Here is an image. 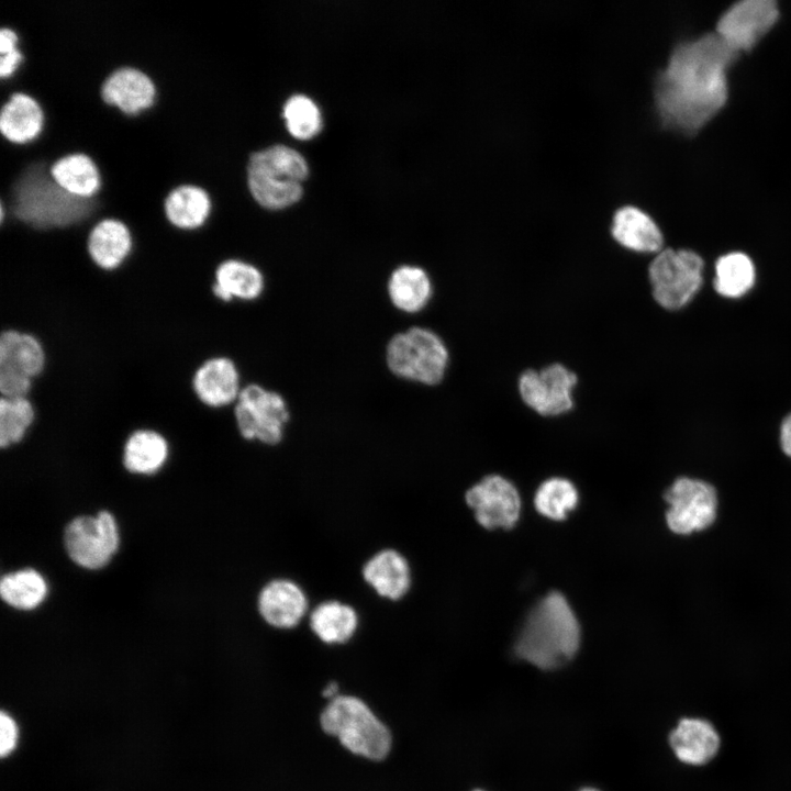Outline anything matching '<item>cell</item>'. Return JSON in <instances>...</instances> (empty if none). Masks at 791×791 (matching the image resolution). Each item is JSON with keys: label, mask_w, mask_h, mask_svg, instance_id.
Segmentation results:
<instances>
[{"label": "cell", "mask_w": 791, "mask_h": 791, "mask_svg": "<svg viewBox=\"0 0 791 791\" xmlns=\"http://www.w3.org/2000/svg\"><path fill=\"white\" fill-rule=\"evenodd\" d=\"M0 755L5 757L15 748L18 728L13 718L3 711L0 716Z\"/></svg>", "instance_id": "35"}, {"label": "cell", "mask_w": 791, "mask_h": 791, "mask_svg": "<svg viewBox=\"0 0 791 791\" xmlns=\"http://www.w3.org/2000/svg\"><path fill=\"white\" fill-rule=\"evenodd\" d=\"M169 446L158 431L138 428L133 431L123 446V465L133 474L151 475L166 463Z\"/></svg>", "instance_id": "25"}, {"label": "cell", "mask_w": 791, "mask_h": 791, "mask_svg": "<svg viewBox=\"0 0 791 791\" xmlns=\"http://www.w3.org/2000/svg\"><path fill=\"white\" fill-rule=\"evenodd\" d=\"M283 116L289 132L300 140L311 138L322 126L317 105L303 94H294L287 100Z\"/></svg>", "instance_id": "33"}, {"label": "cell", "mask_w": 791, "mask_h": 791, "mask_svg": "<svg viewBox=\"0 0 791 791\" xmlns=\"http://www.w3.org/2000/svg\"><path fill=\"white\" fill-rule=\"evenodd\" d=\"M87 252L91 263L99 270L104 272L119 270L133 252V237L129 226L115 219L100 221L89 233Z\"/></svg>", "instance_id": "17"}, {"label": "cell", "mask_w": 791, "mask_h": 791, "mask_svg": "<svg viewBox=\"0 0 791 791\" xmlns=\"http://www.w3.org/2000/svg\"><path fill=\"white\" fill-rule=\"evenodd\" d=\"M256 604L261 620L280 631L298 627L310 612L305 590L290 578L267 581L258 592Z\"/></svg>", "instance_id": "14"}, {"label": "cell", "mask_w": 791, "mask_h": 791, "mask_svg": "<svg viewBox=\"0 0 791 791\" xmlns=\"http://www.w3.org/2000/svg\"><path fill=\"white\" fill-rule=\"evenodd\" d=\"M702 258L689 249H661L647 268L654 301L666 310L684 307L702 285Z\"/></svg>", "instance_id": "8"}, {"label": "cell", "mask_w": 791, "mask_h": 791, "mask_svg": "<svg viewBox=\"0 0 791 791\" xmlns=\"http://www.w3.org/2000/svg\"><path fill=\"white\" fill-rule=\"evenodd\" d=\"M477 791H481V790H477Z\"/></svg>", "instance_id": "39"}, {"label": "cell", "mask_w": 791, "mask_h": 791, "mask_svg": "<svg viewBox=\"0 0 791 791\" xmlns=\"http://www.w3.org/2000/svg\"><path fill=\"white\" fill-rule=\"evenodd\" d=\"M466 502L486 528H511L520 515L521 501L515 487L498 475L483 478L466 492Z\"/></svg>", "instance_id": "13"}, {"label": "cell", "mask_w": 791, "mask_h": 791, "mask_svg": "<svg viewBox=\"0 0 791 791\" xmlns=\"http://www.w3.org/2000/svg\"><path fill=\"white\" fill-rule=\"evenodd\" d=\"M580 644V627L566 598L550 592L530 612L515 642V654L541 669L567 664Z\"/></svg>", "instance_id": "3"}, {"label": "cell", "mask_w": 791, "mask_h": 791, "mask_svg": "<svg viewBox=\"0 0 791 791\" xmlns=\"http://www.w3.org/2000/svg\"><path fill=\"white\" fill-rule=\"evenodd\" d=\"M51 174L64 190L77 197H92L101 186L98 166L91 157L81 153L58 159L52 166Z\"/></svg>", "instance_id": "28"}, {"label": "cell", "mask_w": 791, "mask_h": 791, "mask_svg": "<svg viewBox=\"0 0 791 791\" xmlns=\"http://www.w3.org/2000/svg\"><path fill=\"white\" fill-rule=\"evenodd\" d=\"M387 364L398 377L426 386L443 381L449 366V350L430 328L412 327L396 334L387 346Z\"/></svg>", "instance_id": "7"}, {"label": "cell", "mask_w": 791, "mask_h": 791, "mask_svg": "<svg viewBox=\"0 0 791 791\" xmlns=\"http://www.w3.org/2000/svg\"><path fill=\"white\" fill-rule=\"evenodd\" d=\"M755 282V267L743 253H729L718 258L715 265L714 288L723 297L739 298Z\"/></svg>", "instance_id": "30"}, {"label": "cell", "mask_w": 791, "mask_h": 791, "mask_svg": "<svg viewBox=\"0 0 791 791\" xmlns=\"http://www.w3.org/2000/svg\"><path fill=\"white\" fill-rule=\"evenodd\" d=\"M779 444L783 455L791 459V413L784 417L779 431Z\"/></svg>", "instance_id": "36"}, {"label": "cell", "mask_w": 791, "mask_h": 791, "mask_svg": "<svg viewBox=\"0 0 791 791\" xmlns=\"http://www.w3.org/2000/svg\"><path fill=\"white\" fill-rule=\"evenodd\" d=\"M321 725L348 750L372 760L383 759L391 748L389 729L355 697L331 700L321 715Z\"/></svg>", "instance_id": "5"}, {"label": "cell", "mask_w": 791, "mask_h": 791, "mask_svg": "<svg viewBox=\"0 0 791 791\" xmlns=\"http://www.w3.org/2000/svg\"><path fill=\"white\" fill-rule=\"evenodd\" d=\"M193 396L209 409L227 406L241 393L236 364L226 356H211L196 367L190 379Z\"/></svg>", "instance_id": "15"}, {"label": "cell", "mask_w": 791, "mask_h": 791, "mask_svg": "<svg viewBox=\"0 0 791 791\" xmlns=\"http://www.w3.org/2000/svg\"><path fill=\"white\" fill-rule=\"evenodd\" d=\"M736 56L716 33L678 45L655 83L662 123L693 133L709 122L727 99L726 69Z\"/></svg>", "instance_id": "1"}, {"label": "cell", "mask_w": 791, "mask_h": 791, "mask_svg": "<svg viewBox=\"0 0 791 791\" xmlns=\"http://www.w3.org/2000/svg\"><path fill=\"white\" fill-rule=\"evenodd\" d=\"M337 692H338V686L336 682L333 681V682H330L325 687V689L323 690V695L325 698H332V700H333L334 698L337 697Z\"/></svg>", "instance_id": "37"}, {"label": "cell", "mask_w": 791, "mask_h": 791, "mask_svg": "<svg viewBox=\"0 0 791 791\" xmlns=\"http://www.w3.org/2000/svg\"><path fill=\"white\" fill-rule=\"evenodd\" d=\"M779 11L772 0H744L718 20V34L734 51H748L773 26Z\"/></svg>", "instance_id": "12"}, {"label": "cell", "mask_w": 791, "mask_h": 791, "mask_svg": "<svg viewBox=\"0 0 791 791\" xmlns=\"http://www.w3.org/2000/svg\"><path fill=\"white\" fill-rule=\"evenodd\" d=\"M241 436L265 445H277L283 438L289 411L283 398L252 383L242 388L233 410Z\"/></svg>", "instance_id": "10"}, {"label": "cell", "mask_w": 791, "mask_h": 791, "mask_svg": "<svg viewBox=\"0 0 791 791\" xmlns=\"http://www.w3.org/2000/svg\"><path fill=\"white\" fill-rule=\"evenodd\" d=\"M388 293L397 309L406 313H416L428 304L433 294V286L424 269L404 265L391 274Z\"/></svg>", "instance_id": "27"}, {"label": "cell", "mask_w": 791, "mask_h": 791, "mask_svg": "<svg viewBox=\"0 0 791 791\" xmlns=\"http://www.w3.org/2000/svg\"><path fill=\"white\" fill-rule=\"evenodd\" d=\"M611 235L620 246L636 253H659L664 244L662 234L655 221L632 205L615 212Z\"/></svg>", "instance_id": "23"}, {"label": "cell", "mask_w": 791, "mask_h": 791, "mask_svg": "<svg viewBox=\"0 0 791 791\" xmlns=\"http://www.w3.org/2000/svg\"><path fill=\"white\" fill-rule=\"evenodd\" d=\"M48 365L43 341L34 333L7 327L0 334V366L14 368L31 379L41 378Z\"/></svg>", "instance_id": "20"}, {"label": "cell", "mask_w": 791, "mask_h": 791, "mask_svg": "<svg viewBox=\"0 0 791 791\" xmlns=\"http://www.w3.org/2000/svg\"><path fill=\"white\" fill-rule=\"evenodd\" d=\"M667 504L665 523L679 537H692L712 530L720 517L717 487L701 477H676L662 493Z\"/></svg>", "instance_id": "6"}, {"label": "cell", "mask_w": 791, "mask_h": 791, "mask_svg": "<svg viewBox=\"0 0 791 791\" xmlns=\"http://www.w3.org/2000/svg\"><path fill=\"white\" fill-rule=\"evenodd\" d=\"M212 209L208 192L193 185H181L169 192L165 212L171 225L193 231L204 225Z\"/></svg>", "instance_id": "26"}, {"label": "cell", "mask_w": 791, "mask_h": 791, "mask_svg": "<svg viewBox=\"0 0 791 791\" xmlns=\"http://www.w3.org/2000/svg\"><path fill=\"white\" fill-rule=\"evenodd\" d=\"M35 381L23 372L7 366H0V394L3 398L30 397Z\"/></svg>", "instance_id": "34"}, {"label": "cell", "mask_w": 791, "mask_h": 791, "mask_svg": "<svg viewBox=\"0 0 791 791\" xmlns=\"http://www.w3.org/2000/svg\"><path fill=\"white\" fill-rule=\"evenodd\" d=\"M580 791H598V790H595V789H590V788H587V789H582V790H580Z\"/></svg>", "instance_id": "38"}, {"label": "cell", "mask_w": 791, "mask_h": 791, "mask_svg": "<svg viewBox=\"0 0 791 791\" xmlns=\"http://www.w3.org/2000/svg\"><path fill=\"white\" fill-rule=\"evenodd\" d=\"M46 593V581L34 569L25 568L8 573L0 581L2 600L19 610L35 609L44 601Z\"/></svg>", "instance_id": "29"}, {"label": "cell", "mask_w": 791, "mask_h": 791, "mask_svg": "<svg viewBox=\"0 0 791 791\" xmlns=\"http://www.w3.org/2000/svg\"><path fill=\"white\" fill-rule=\"evenodd\" d=\"M264 285V276L256 266L229 257L214 267L211 292L215 299L225 303L234 299L250 301L261 294Z\"/></svg>", "instance_id": "19"}, {"label": "cell", "mask_w": 791, "mask_h": 791, "mask_svg": "<svg viewBox=\"0 0 791 791\" xmlns=\"http://www.w3.org/2000/svg\"><path fill=\"white\" fill-rule=\"evenodd\" d=\"M579 382L575 370L554 361L538 369L523 370L517 378V392L522 403L533 413L556 419L575 410Z\"/></svg>", "instance_id": "9"}, {"label": "cell", "mask_w": 791, "mask_h": 791, "mask_svg": "<svg viewBox=\"0 0 791 791\" xmlns=\"http://www.w3.org/2000/svg\"><path fill=\"white\" fill-rule=\"evenodd\" d=\"M37 410L30 397L0 398V446L15 445L24 439L35 423Z\"/></svg>", "instance_id": "31"}, {"label": "cell", "mask_w": 791, "mask_h": 791, "mask_svg": "<svg viewBox=\"0 0 791 791\" xmlns=\"http://www.w3.org/2000/svg\"><path fill=\"white\" fill-rule=\"evenodd\" d=\"M308 176L303 156L286 145H271L248 155L247 186L255 202L267 209H281L297 202Z\"/></svg>", "instance_id": "4"}, {"label": "cell", "mask_w": 791, "mask_h": 791, "mask_svg": "<svg viewBox=\"0 0 791 791\" xmlns=\"http://www.w3.org/2000/svg\"><path fill=\"white\" fill-rule=\"evenodd\" d=\"M361 578L379 598L391 602L403 600L413 583L409 559L393 547L374 553L361 566Z\"/></svg>", "instance_id": "16"}, {"label": "cell", "mask_w": 791, "mask_h": 791, "mask_svg": "<svg viewBox=\"0 0 791 791\" xmlns=\"http://www.w3.org/2000/svg\"><path fill=\"white\" fill-rule=\"evenodd\" d=\"M52 166L25 160L0 144V221L11 219L36 230L96 225L92 197L64 190L51 174Z\"/></svg>", "instance_id": "2"}, {"label": "cell", "mask_w": 791, "mask_h": 791, "mask_svg": "<svg viewBox=\"0 0 791 791\" xmlns=\"http://www.w3.org/2000/svg\"><path fill=\"white\" fill-rule=\"evenodd\" d=\"M64 544L70 559L86 569L105 566L119 547V531L111 513L78 516L65 528Z\"/></svg>", "instance_id": "11"}, {"label": "cell", "mask_w": 791, "mask_h": 791, "mask_svg": "<svg viewBox=\"0 0 791 791\" xmlns=\"http://www.w3.org/2000/svg\"><path fill=\"white\" fill-rule=\"evenodd\" d=\"M578 502L575 486L564 478H550L544 481L534 499L536 510L553 520H564Z\"/></svg>", "instance_id": "32"}, {"label": "cell", "mask_w": 791, "mask_h": 791, "mask_svg": "<svg viewBox=\"0 0 791 791\" xmlns=\"http://www.w3.org/2000/svg\"><path fill=\"white\" fill-rule=\"evenodd\" d=\"M669 743L680 761L701 766L715 757L721 739L715 727L709 721L686 717L670 733Z\"/></svg>", "instance_id": "21"}, {"label": "cell", "mask_w": 791, "mask_h": 791, "mask_svg": "<svg viewBox=\"0 0 791 791\" xmlns=\"http://www.w3.org/2000/svg\"><path fill=\"white\" fill-rule=\"evenodd\" d=\"M308 624L311 632L322 643L341 645L354 637L360 619L352 604L336 599H327L310 610Z\"/></svg>", "instance_id": "22"}, {"label": "cell", "mask_w": 791, "mask_h": 791, "mask_svg": "<svg viewBox=\"0 0 791 791\" xmlns=\"http://www.w3.org/2000/svg\"><path fill=\"white\" fill-rule=\"evenodd\" d=\"M44 112L31 96L16 92L0 108V134L14 144L35 140L44 127Z\"/></svg>", "instance_id": "24"}, {"label": "cell", "mask_w": 791, "mask_h": 791, "mask_svg": "<svg viewBox=\"0 0 791 791\" xmlns=\"http://www.w3.org/2000/svg\"><path fill=\"white\" fill-rule=\"evenodd\" d=\"M156 87L142 70L123 67L112 73L103 82L101 97L110 105L127 115L151 108L155 101Z\"/></svg>", "instance_id": "18"}]
</instances>
